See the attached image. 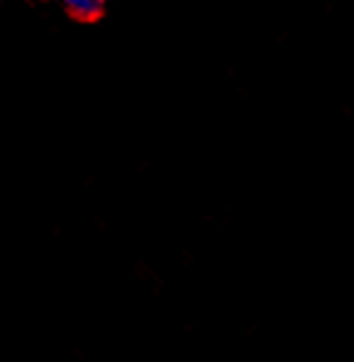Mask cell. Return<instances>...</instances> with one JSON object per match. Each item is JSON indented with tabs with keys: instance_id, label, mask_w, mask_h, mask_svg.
<instances>
[{
	"instance_id": "1",
	"label": "cell",
	"mask_w": 354,
	"mask_h": 362,
	"mask_svg": "<svg viewBox=\"0 0 354 362\" xmlns=\"http://www.w3.org/2000/svg\"><path fill=\"white\" fill-rule=\"evenodd\" d=\"M62 6L72 21L85 23V25L102 21L107 13V0H62Z\"/></svg>"
}]
</instances>
